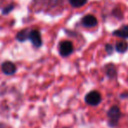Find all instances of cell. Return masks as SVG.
I'll use <instances>...</instances> for the list:
<instances>
[{
  "label": "cell",
  "mask_w": 128,
  "mask_h": 128,
  "mask_svg": "<svg viewBox=\"0 0 128 128\" xmlns=\"http://www.w3.org/2000/svg\"><path fill=\"white\" fill-rule=\"evenodd\" d=\"M108 117V124L110 126L114 127L118 125L120 118H121V112L118 106H113L109 109L107 112Z\"/></svg>",
  "instance_id": "obj_1"
},
{
  "label": "cell",
  "mask_w": 128,
  "mask_h": 128,
  "mask_svg": "<svg viewBox=\"0 0 128 128\" xmlns=\"http://www.w3.org/2000/svg\"><path fill=\"white\" fill-rule=\"evenodd\" d=\"M84 101H85L86 104H89V106H98L101 103V101H102V96H101L99 92L91 91L85 95Z\"/></svg>",
  "instance_id": "obj_2"
},
{
  "label": "cell",
  "mask_w": 128,
  "mask_h": 128,
  "mask_svg": "<svg viewBox=\"0 0 128 128\" xmlns=\"http://www.w3.org/2000/svg\"><path fill=\"white\" fill-rule=\"evenodd\" d=\"M74 51V46L71 41L65 40L60 43L59 46V53L62 57L66 58L69 56Z\"/></svg>",
  "instance_id": "obj_3"
},
{
  "label": "cell",
  "mask_w": 128,
  "mask_h": 128,
  "mask_svg": "<svg viewBox=\"0 0 128 128\" xmlns=\"http://www.w3.org/2000/svg\"><path fill=\"white\" fill-rule=\"evenodd\" d=\"M29 40L32 42V46L36 48H39L42 46V38H41L40 32L38 30H31Z\"/></svg>",
  "instance_id": "obj_4"
},
{
  "label": "cell",
  "mask_w": 128,
  "mask_h": 128,
  "mask_svg": "<svg viewBox=\"0 0 128 128\" xmlns=\"http://www.w3.org/2000/svg\"><path fill=\"white\" fill-rule=\"evenodd\" d=\"M1 70L5 75H13L17 72L15 64L11 61H5L1 66Z\"/></svg>",
  "instance_id": "obj_5"
},
{
  "label": "cell",
  "mask_w": 128,
  "mask_h": 128,
  "mask_svg": "<svg viewBox=\"0 0 128 128\" xmlns=\"http://www.w3.org/2000/svg\"><path fill=\"white\" fill-rule=\"evenodd\" d=\"M82 24L87 28H92L97 24V19L95 16L88 14L82 18Z\"/></svg>",
  "instance_id": "obj_6"
},
{
  "label": "cell",
  "mask_w": 128,
  "mask_h": 128,
  "mask_svg": "<svg viewBox=\"0 0 128 128\" xmlns=\"http://www.w3.org/2000/svg\"><path fill=\"white\" fill-rule=\"evenodd\" d=\"M30 32H31V30L27 28H25L23 30H19V32L17 33L16 35V39H17L19 42H25L26 41L27 39H29V35H30Z\"/></svg>",
  "instance_id": "obj_7"
},
{
  "label": "cell",
  "mask_w": 128,
  "mask_h": 128,
  "mask_svg": "<svg viewBox=\"0 0 128 128\" xmlns=\"http://www.w3.org/2000/svg\"><path fill=\"white\" fill-rule=\"evenodd\" d=\"M112 34L116 37L122 38H128V26H124L120 27L118 30H114Z\"/></svg>",
  "instance_id": "obj_8"
},
{
  "label": "cell",
  "mask_w": 128,
  "mask_h": 128,
  "mask_svg": "<svg viewBox=\"0 0 128 128\" xmlns=\"http://www.w3.org/2000/svg\"><path fill=\"white\" fill-rule=\"evenodd\" d=\"M104 69H105V73L108 76V78H116L117 70L114 64H107V66H105Z\"/></svg>",
  "instance_id": "obj_9"
},
{
  "label": "cell",
  "mask_w": 128,
  "mask_h": 128,
  "mask_svg": "<svg viewBox=\"0 0 128 128\" xmlns=\"http://www.w3.org/2000/svg\"><path fill=\"white\" fill-rule=\"evenodd\" d=\"M115 50L119 53H124L128 50V44L125 41H119L115 46Z\"/></svg>",
  "instance_id": "obj_10"
},
{
  "label": "cell",
  "mask_w": 128,
  "mask_h": 128,
  "mask_svg": "<svg viewBox=\"0 0 128 128\" xmlns=\"http://www.w3.org/2000/svg\"><path fill=\"white\" fill-rule=\"evenodd\" d=\"M88 0H68L69 4L75 8H80V7L83 6Z\"/></svg>",
  "instance_id": "obj_11"
},
{
  "label": "cell",
  "mask_w": 128,
  "mask_h": 128,
  "mask_svg": "<svg viewBox=\"0 0 128 128\" xmlns=\"http://www.w3.org/2000/svg\"><path fill=\"white\" fill-rule=\"evenodd\" d=\"M13 9H14V4H8L7 6H5V8L3 9L2 14H3V15H7V14L10 13Z\"/></svg>",
  "instance_id": "obj_12"
},
{
  "label": "cell",
  "mask_w": 128,
  "mask_h": 128,
  "mask_svg": "<svg viewBox=\"0 0 128 128\" xmlns=\"http://www.w3.org/2000/svg\"><path fill=\"white\" fill-rule=\"evenodd\" d=\"M105 51L110 55V54H111L113 52V51H114V48H113V46H111V44H105Z\"/></svg>",
  "instance_id": "obj_13"
},
{
  "label": "cell",
  "mask_w": 128,
  "mask_h": 128,
  "mask_svg": "<svg viewBox=\"0 0 128 128\" xmlns=\"http://www.w3.org/2000/svg\"><path fill=\"white\" fill-rule=\"evenodd\" d=\"M113 14H114L115 17L118 18H123L122 12H121V10H120L119 9H115V10H113Z\"/></svg>",
  "instance_id": "obj_14"
},
{
  "label": "cell",
  "mask_w": 128,
  "mask_h": 128,
  "mask_svg": "<svg viewBox=\"0 0 128 128\" xmlns=\"http://www.w3.org/2000/svg\"><path fill=\"white\" fill-rule=\"evenodd\" d=\"M51 1V3L53 4H57L58 3H60L61 0H50Z\"/></svg>",
  "instance_id": "obj_15"
},
{
  "label": "cell",
  "mask_w": 128,
  "mask_h": 128,
  "mask_svg": "<svg viewBox=\"0 0 128 128\" xmlns=\"http://www.w3.org/2000/svg\"><path fill=\"white\" fill-rule=\"evenodd\" d=\"M64 128H67V127H64Z\"/></svg>",
  "instance_id": "obj_16"
}]
</instances>
